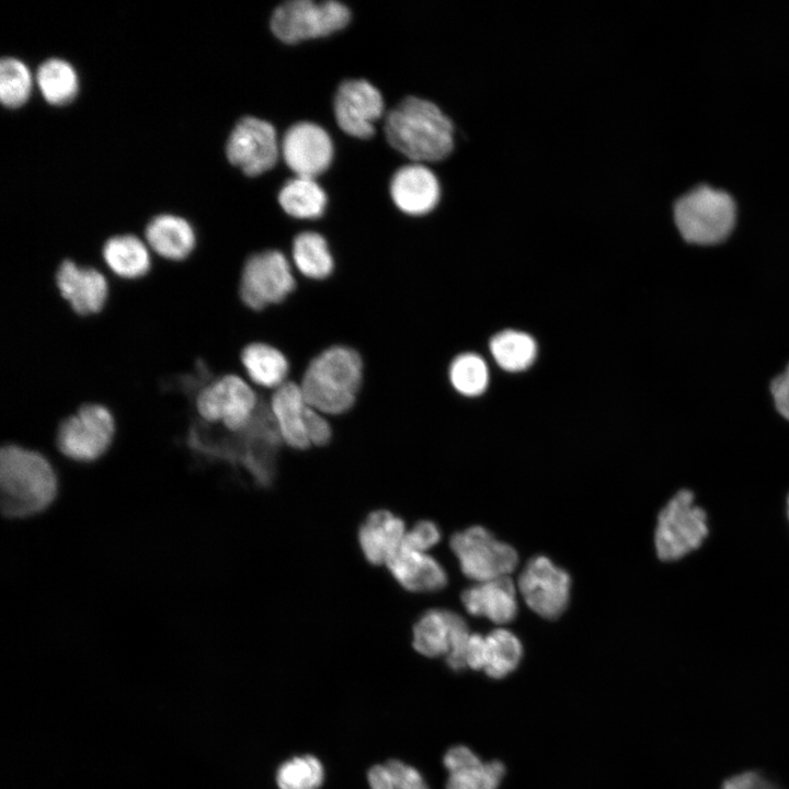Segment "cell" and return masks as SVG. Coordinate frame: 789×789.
<instances>
[{"instance_id":"1","label":"cell","mask_w":789,"mask_h":789,"mask_svg":"<svg viewBox=\"0 0 789 789\" xmlns=\"http://www.w3.org/2000/svg\"><path fill=\"white\" fill-rule=\"evenodd\" d=\"M58 493V478L41 453L9 444L0 451V506L8 518H27L47 510Z\"/></svg>"},{"instance_id":"2","label":"cell","mask_w":789,"mask_h":789,"mask_svg":"<svg viewBox=\"0 0 789 789\" xmlns=\"http://www.w3.org/2000/svg\"><path fill=\"white\" fill-rule=\"evenodd\" d=\"M384 129L391 147L416 162L439 161L454 147L450 119L436 104L424 99L402 100L388 112Z\"/></svg>"},{"instance_id":"3","label":"cell","mask_w":789,"mask_h":789,"mask_svg":"<svg viewBox=\"0 0 789 789\" xmlns=\"http://www.w3.org/2000/svg\"><path fill=\"white\" fill-rule=\"evenodd\" d=\"M362 380L359 354L346 345H332L311 359L299 385L309 407L340 415L354 405Z\"/></svg>"},{"instance_id":"4","label":"cell","mask_w":789,"mask_h":789,"mask_svg":"<svg viewBox=\"0 0 789 789\" xmlns=\"http://www.w3.org/2000/svg\"><path fill=\"white\" fill-rule=\"evenodd\" d=\"M675 224L682 237L690 243L714 244L723 241L735 224L732 197L708 186H699L674 207Z\"/></svg>"},{"instance_id":"5","label":"cell","mask_w":789,"mask_h":789,"mask_svg":"<svg viewBox=\"0 0 789 789\" xmlns=\"http://www.w3.org/2000/svg\"><path fill=\"white\" fill-rule=\"evenodd\" d=\"M708 535L706 512L695 503L689 490L678 491L661 510L654 533L658 557L681 559L699 548Z\"/></svg>"},{"instance_id":"6","label":"cell","mask_w":789,"mask_h":789,"mask_svg":"<svg viewBox=\"0 0 789 789\" xmlns=\"http://www.w3.org/2000/svg\"><path fill=\"white\" fill-rule=\"evenodd\" d=\"M115 421L111 411L99 403L81 405L61 421L56 434L59 451L77 462H92L111 447Z\"/></svg>"},{"instance_id":"7","label":"cell","mask_w":789,"mask_h":789,"mask_svg":"<svg viewBox=\"0 0 789 789\" xmlns=\"http://www.w3.org/2000/svg\"><path fill=\"white\" fill-rule=\"evenodd\" d=\"M350 19L348 8L338 1L294 0L275 9L271 28L277 38L294 44L328 36L345 27Z\"/></svg>"},{"instance_id":"8","label":"cell","mask_w":789,"mask_h":789,"mask_svg":"<svg viewBox=\"0 0 789 789\" xmlns=\"http://www.w3.org/2000/svg\"><path fill=\"white\" fill-rule=\"evenodd\" d=\"M449 546L462 573L479 583L508 576L518 563L516 550L495 539L482 526H471L455 533Z\"/></svg>"},{"instance_id":"9","label":"cell","mask_w":789,"mask_h":789,"mask_svg":"<svg viewBox=\"0 0 789 789\" xmlns=\"http://www.w3.org/2000/svg\"><path fill=\"white\" fill-rule=\"evenodd\" d=\"M293 267L285 254L265 250L251 255L241 272L239 294L243 304L262 310L285 300L295 289Z\"/></svg>"},{"instance_id":"10","label":"cell","mask_w":789,"mask_h":789,"mask_svg":"<svg viewBox=\"0 0 789 789\" xmlns=\"http://www.w3.org/2000/svg\"><path fill=\"white\" fill-rule=\"evenodd\" d=\"M195 405L204 421L221 423L227 430L238 432L253 420L258 397L243 378L229 374L203 387Z\"/></svg>"},{"instance_id":"11","label":"cell","mask_w":789,"mask_h":789,"mask_svg":"<svg viewBox=\"0 0 789 789\" xmlns=\"http://www.w3.org/2000/svg\"><path fill=\"white\" fill-rule=\"evenodd\" d=\"M518 588L533 611L546 619H556L569 604L571 579L547 557L536 556L523 569Z\"/></svg>"},{"instance_id":"12","label":"cell","mask_w":789,"mask_h":789,"mask_svg":"<svg viewBox=\"0 0 789 789\" xmlns=\"http://www.w3.org/2000/svg\"><path fill=\"white\" fill-rule=\"evenodd\" d=\"M229 161L250 176L272 169L279 153L274 127L256 117H243L232 129L226 147Z\"/></svg>"},{"instance_id":"13","label":"cell","mask_w":789,"mask_h":789,"mask_svg":"<svg viewBox=\"0 0 789 789\" xmlns=\"http://www.w3.org/2000/svg\"><path fill=\"white\" fill-rule=\"evenodd\" d=\"M334 113L343 132L366 139L375 133L374 122L384 113V100L368 81L346 80L335 93Z\"/></svg>"},{"instance_id":"14","label":"cell","mask_w":789,"mask_h":789,"mask_svg":"<svg viewBox=\"0 0 789 789\" xmlns=\"http://www.w3.org/2000/svg\"><path fill=\"white\" fill-rule=\"evenodd\" d=\"M282 155L297 176L315 179L324 172L333 157L328 133L317 124L301 122L293 125L282 140Z\"/></svg>"},{"instance_id":"15","label":"cell","mask_w":789,"mask_h":789,"mask_svg":"<svg viewBox=\"0 0 789 789\" xmlns=\"http://www.w3.org/2000/svg\"><path fill=\"white\" fill-rule=\"evenodd\" d=\"M56 285L62 298L81 316L99 312L108 296L107 281L101 272L77 265L71 260L60 263L56 272Z\"/></svg>"},{"instance_id":"16","label":"cell","mask_w":789,"mask_h":789,"mask_svg":"<svg viewBox=\"0 0 789 789\" xmlns=\"http://www.w3.org/2000/svg\"><path fill=\"white\" fill-rule=\"evenodd\" d=\"M390 195L400 210L411 216H421L435 208L441 188L428 168L414 163L400 168L393 174Z\"/></svg>"},{"instance_id":"17","label":"cell","mask_w":789,"mask_h":789,"mask_svg":"<svg viewBox=\"0 0 789 789\" xmlns=\"http://www.w3.org/2000/svg\"><path fill=\"white\" fill-rule=\"evenodd\" d=\"M308 407L300 385L289 380L275 389L271 398L270 412L278 436L297 450L311 446L306 431Z\"/></svg>"},{"instance_id":"18","label":"cell","mask_w":789,"mask_h":789,"mask_svg":"<svg viewBox=\"0 0 789 789\" xmlns=\"http://www.w3.org/2000/svg\"><path fill=\"white\" fill-rule=\"evenodd\" d=\"M395 580L414 593L437 592L447 584V574L441 563L425 552L401 547L387 561Z\"/></svg>"},{"instance_id":"19","label":"cell","mask_w":789,"mask_h":789,"mask_svg":"<svg viewBox=\"0 0 789 789\" xmlns=\"http://www.w3.org/2000/svg\"><path fill=\"white\" fill-rule=\"evenodd\" d=\"M466 610L495 624H507L517 614L516 592L508 576L480 582L461 594Z\"/></svg>"},{"instance_id":"20","label":"cell","mask_w":789,"mask_h":789,"mask_svg":"<svg viewBox=\"0 0 789 789\" xmlns=\"http://www.w3.org/2000/svg\"><path fill=\"white\" fill-rule=\"evenodd\" d=\"M448 770L446 789H498L505 767L501 762L482 763L468 747H451L444 757Z\"/></svg>"},{"instance_id":"21","label":"cell","mask_w":789,"mask_h":789,"mask_svg":"<svg viewBox=\"0 0 789 789\" xmlns=\"http://www.w3.org/2000/svg\"><path fill=\"white\" fill-rule=\"evenodd\" d=\"M407 531L401 517L387 510L373 511L361 525L358 541L365 559L375 565L387 563Z\"/></svg>"},{"instance_id":"22","label":"cell","mask_w":789,"mask_h":789,"mask_svg":"<svg viewBox=\"0 0 789 789\" xmlns=\"http://www.w3.org/2000/svg\"><path fill=\"white\" fill-rule=\"evenodd\" d=\"M145 236L156 253L172 261L185 259L195 247L192 226L175 215L163 214L152 218L146 227Z\"/></svg>"},{"instance_id":"23","label":"cell","mask_w":789,"mask_h":789,"mask_svg":"<svg viewBox=\"0 0 789 789\" xmlns=\"http://www.w3.org/2000/svg\"><path fill=\"white\" fill-rule=\"evenodd\" d=\"M241 363L249 379L260 387L275 390L288 381V359L281 350L271 344H248L241 352Z\"/></svg>"},{"instance_id":"24","label":"cell","mask_w":789,"mask_h":789,"mask_svg":"<svg viewBox=\"0 0 789 789\" xmlns=\"http://www.w3.org/2000/svg\"><path fill=\"white\" fill-rule=\"evenodd\" d=\"M102 254L110 270L125 279L140 278L151 266L148 248L133 235L110 238L103 247Z\"/></svg>"},{"instance_id":"25","label":"cell","mask_w":789,"mask_h":789,"mask_svg":"<svg viewBox=\"0 0 789 789\" xmlns=\"http://www.w3.org/2000/svg\"><path fill=\"white\" fill-rule=\"evenodd\" d=\"M291 259L298 272L309 279H325L334 270L328 242L318 232L305 231L297 235L293 241Z\"/></svg>"},{"instance_id":"26","label":"cell","mask_w":789,"mask_h":789,"mask_svg":"<svg viewBox=\"0 0 789 789\" xmlns=\"http://www.w3.org/2000/svg\"><path fill=\"white\" fill-rule=\"evenodd\" d=\"M454 611L430 609L413 627V648L421 654L435 658L447 655L450 647Z\"/></svg>"},{"instance_id":"27","label":"cell","mask_w":789,"mask_h":789,"mask_svg":"<svg viewBox=\"0 0 789 789\" xmlns=\"http://www.w3.org/2000/svg\"><path fill=\"white\" fill-rule=\"evenodd\" d=\"M278 202L291 217L316 219L324 211L327 196L315 179L296 176L282 187Z\"/></svg>"},{"instance_id":"28","label":"cell","mask_w":789,"mask_h":789,"mask_svg":"<svg viewBox=\"0 0 789 789\" xmlns=\"http://www.w3.org/2000/svg\"><path fill=\"white\" fill-rule=\"evenodd\" d=\"M38 88L45 100L54 105H64L78 93V76L73 67L58 58L44 61L36 73Z\"/></svg>"},{"instance_id":"29","label":"cell","mask_w":789,"mask_h":789,"mask_svg":"<svg viewBox=\"0 0 789 789\" xmlns=\"http://www.w3.org/2000/svg\"><path fill=\"white\" fill-rule=\"evenodd\" d=\"M490 351L496 364L504 370L519 371L533 364L537 346L527 333L505 330L492 338Z\"/></svg>"},{"instance_id":"30","label":"cell","mask_w":789,"mask_h":789,"mask_svg":"<svg viewBox=\"0 0 789 789\" xmlns=\"http://www.w3.org/2000/svg\"><path fill=\"white\" fill-rule=\"evenodd\" d=\"M487 664L484 672L492 678H502L513 672L523 655L518 638L506 629H495L487 637Z\"/></svg>"},{"instance_id":"31","label":"cell","mask_w":789,"mask_h":789,"mask_svg":"<svg viewBox=\"0 0 789 789\" xmlns=\"http://www.w3.org/2000/svg\"><path fill=\"white\" fill-rule=\"evenodd\" d=\"M449 380L455 390L464 396L481 395L489 382L487 364L477 354H460L449 366Z\"/></svg>"},{"instance_id":"32","label":"cell","mask_w":789,"mask_h":789,"mask_svg":"<svg viewBox=\"0 0 789 789\" xmlns=\"http://www.w3.org/2000/svg\"><path fill=\"white\" fill-rule=\"evenodd\" d=\"M31 90L32 76L26 65L16 58H3L0 62V98L3 105L8 107L23 105Z\"/></svg>"},{"instance_id":"33","label":"cell","mask_w":789,"mask_h":789,"mask_svg":"<svg viewBox=\"0 0 789 789\" xmlns=\"http://www.w3.org/2000/svg\"><path fill=\"white\" fill-rule=\"evenodd\" d=\"M276 781L279 789H318L323 781V767L315 756L294 757L279 767Z\"/></svg>"},{"instance_id":"34","label":"cell","mask_w":789,"mask_h":789,"mask_svg":"<svg viewBox=\"0 0 789 789\" xmlns=\"http://www.w3.org/2000/svg\"><path fill=\"white\" fill-rule=\"evenodd\" d=\"M368 781L371 789H428L416 769L399 761L371 767Z\"/></svg>"},{"instance_id":"35","label":"cell","mask_w":789,"mask_h":789,"mask_svg":"<svg viewBox=\"0 0 789 789\" xmlns=\"http://www.w3.org/2000/svg\"><path fill=\"white\" fill-rule=\"evenodd\" d=\"M471 633L465 619L454 613L451 622L450 647L446 655L448 666L454 671H461L466 665L465 654L466 648Z\"/></svg>"},{"instance_id":"36","label":"cell","mask_w":789,"mask_h":789,"mask_svg":"<svg viewBox=\"0 0 789 789\" xmlns=\"http://www.w3.org/2000/svg\"><path fill=\"white\" fill-rule=\"evenodd\" d=\"M441 530L432 521H420L407 531L402 545L407 548L424 552L441 540Z\"/></svg>"},{"instance_id":"37","label":"cell","mask_w":789,"mask_h":789,"mask_svg":"<svg viewBox=\"0 0 789 789\" xmlns=\"http://www.w3.org/2000/svg\"><path fill=\"white\" fill-rule=\"evenodd\" d=\"M306 431L310 445L324 446L332 437V428L325 415L308 407L306 414Z\"/></svg>"},{"instance_id":"38","label":"cell","mask_w":789,"mask_h":789,"mask_svg":"<svg viewBox=\"0 0 789 789\" xmlns=\"http://www.w3.org/2000/svg\"><path fill=\"white\" fill-rule=\"evenodd\" d=\"M466 665L472 670H484L487 664V640L480 633H471L465 654Z\"/></svg>"},{"instance_id":"39","label":"cell","mask_w":789,"mask_h":789,"mask_svg":"<svg viewBox=\"0 0 789 789\" xmlns=\"http://www.w3.org/2000/svg\"><path fill=\"white\" fill-rule=\"evenodd\" d=\"M770 389L777 411L789 420V365L771 381Z\"/></svg>"},{"instance_id":"40","label":"cell","mask_w":789,"mask_h":789,"mask_svg":"<svg viewBox=\"0 0 789 789\" xmlns=\"http://www.w3.org/2000/svg\"><path fill=\"white\" fill-rule=\"evenodd\" d=\"M721 789H773L757 773L745 771L727 779Z\"/></svg>"},{"instance_id":"41","label":"cell","mask_w":789,"mask_h":789,"mask_svg":"<svg viewBox=\"0 0 789 789\" xmlns=\"http://www.w3.org/2000/svg\"><path fill=\"white\" fill-rule=\"evenodd\" d=\"M787 510H788V517H789V495H788V500H787Z\"/></svg>"}]
</instances>
